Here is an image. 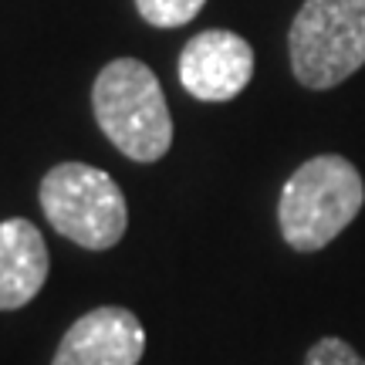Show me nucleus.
<instances>
[{
    "mask_svg": "<svg viewBox=\"0 0 365 365\" xmlns=\"http://www.w3.org/2000/svg\"><path fill=\"white\" fill-rule=\"evenodd\" d=\"M145 331L129 308L105 304L65 331L51 365H139Z\"/></svg>",
    "mask_w": 365,
    "mask_h": 365,
    "instance_id": "obj_6",
    "label": "nucleus"
},
{
    "mask_svg": "<svg viewBox=\"0 0 365 365\" xmlns=\"http://www.w3.org/2000/svg\"><path fill=\"white\" fill-rule=\"evenodd\" d=\"M48 244L24 217L0 223V312H17L48 281Z\"/></svg>",
    "mask_w": 365,
    "mask_h": 365,
    "instance_id": "obj_7",
    "label": "nucleus"
},
{
    "mask_svg": "<svg viewBox=\"0 0 365 365\" xmlns=\"http://www.w3.org/2000/svg\"><path fill=\"white\" fill-rule=\"evenodd\" d=\"M291 71L325 91L365 65V0H304L287 34Z\"/></svg>",
    "mask_w": 365,
    "mask_h": 365,
    "instance_id": "obj_3",
    "label": "nucleus"
},
{
    "mask_svg": "<svg viewBox=\"0 0 365 365\" xmlns=\"http://www.w3.org/2000/svg\"><path fill=\"white\" fill-rule=\"evenodd\" d=\"M41 210L61 237L85 250H108L125 237V193L88 163H61L41 180Z\"/></svg>",
    "mask_w": 365,
    "mask_h": 365,
    "instance_id": "obj_4",
    "label": "nucleus"
},
{
    "mask_svg": "<svg viewBox=\"0 0 365 365\" xmlns=\"http://www.w3.org/2000/svg\"><path fill=\"white\" fill-rule=\"evenodd\" d=\"M98 129L118 153L135 163H156L173 145V118L153 68L135 58H118L98 71L91 88Z\"/></svg>",
    "mask_w": 365,
    "mask_h": 365,
    "instance_id": "obj_2",
    "label": "nucleus"
},
{
    "mask_svg": "<svg viewBox=\"0 0 365 365\" xmlns=\"http://www.w3.org/2000/svg\"><path fill=\"white\" fill-rule=\"evenodd\" d=\"M207 0H135L145 24L153 27H182L203 11Z\"/></svg>",
    "mask_w": 365,
    "mask_h": 365,
    "instance_id": "obj_8",
    "label": "nucleus"
},
{
    "mask_svg": "<svg viewBox=\"0 0 365 365\" xmlns=\"http://www.w3.org/2000/svg\"><path fill=\"white\" fill-rule=\"evenodd\" d=\"M365 203L362 176L345 156H314L287 176L277 200L281 237L291 250L314 254L359 217Z\"/></svg>",
    "mask_w": 365,
    "mask_h": 365,
    "instance_id": "obj_1",
    "label": "nucleus"
},
{
    "mask_svg": "<svg viewBox=\"0 0 365 365\" xmlns=\"http://www.w3.org/2000/svg\"><path fill=\"white\" fill-rule=\"evenodd\" d=\"M254 78V48L234 31H203L180 54V85L200 102H230Z\"/></svg>",
    "mask_w": 365,
    "mask_h": 365,
    "instance_id": "obj_5",
    "label": "nucleus"
},
{
    "mask_svg": "<svg viewBox=\"0 0 365 365\" xmlns=\"http://www.w3.org/2000/svg\"><path fill=\"white\" fill-rule=\"evenodd\" d=\"M304 365H365V359L355 352L349 341L335 339V335H325V339H318L308 349Z\"/></svg>",
    "mask_w": 365,
    "mask_h": 365,
    "instance_id": "obj_9",
    "label": "nucleus"
}]
</instances>
